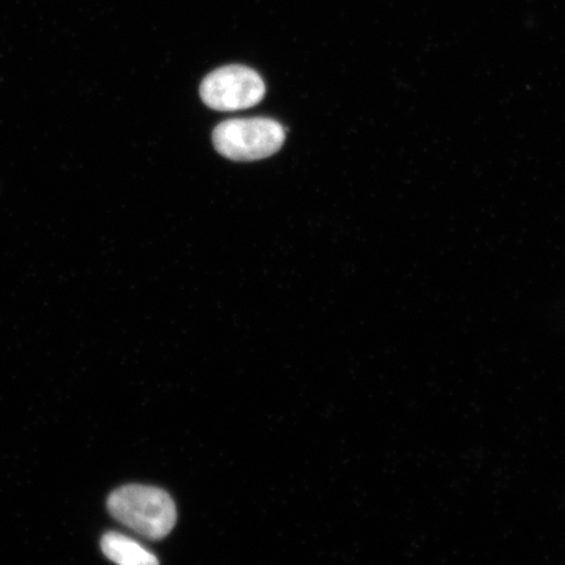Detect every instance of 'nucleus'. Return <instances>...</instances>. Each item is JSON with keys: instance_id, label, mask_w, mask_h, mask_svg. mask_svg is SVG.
<instances>
[{"instance_id": "1", "label": "nucleus", "mask_w": 565, "mask_h": 565, "mask_svg": "<svg viewBox=\"0 0 565 565\" xmlns=\"http://www.w3.org/2000/svg\"><path fill=\"white\" fill-rule=\"evenodd\" d=\"M108 510L125 526L151 541L166 539L177 520L173 499L150 486L121 487L110 494Z\"/></svg>"}, {"instance_id": "2", "label": "nucleus", "mask_w": 565, "mask_h": 565, "mask_svg": "<svg viewBox=\"0 0 565 565\" xmlns=\"http://www.w3.org/2000/svg\"><path fill=\"white\" fill-rule=\"evenodd\" d=\"M286 130L270 118L230 119L215 127L216 151L233 161H256L280 151Z\"/></svg>"}, {"instance_id": "3", "label": "nucleus", "mask_w": 565, "mask_h": 565, "mask_svg": "<svg viewBox=\"0 0 565 565\" xmlns=\"http://www.w3.org/2000/svg\"><path fill=\"white\" fill-rule=\"evenodd\" d=\"M200 94L209 108L218 111L249 109L264 100L266 86L257 71L231 65L204 77Z\"/></svg>"}, {"instance_id": "4", "label": "nucleus", "mask_w": 565, "mask_h": 565, "mask_svg": "<svg viewBox=\"0 0 565 565\" xmlns=\"http://www.w3.org/2000/svg\"><path fill=\"white\" fill-rule=\"evenodd\" d=\"M102 548L104 555L117 565H160L157 556L124 534H105Z\"/></svg>"}]
</instances>
